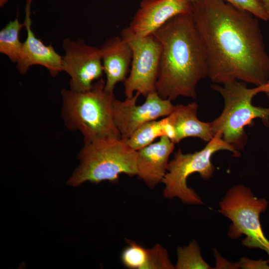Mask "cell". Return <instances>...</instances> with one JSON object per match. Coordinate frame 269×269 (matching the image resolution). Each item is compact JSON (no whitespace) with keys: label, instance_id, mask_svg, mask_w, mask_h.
Masks as SVG:
<instances>
[{"label":"cell","instance_id":"1","mask_svg":"<svg viewBox=\"0 0 269 269\" xmlns=\"http://www.w3.org/2000/svg\"><path fill=\"white\" fill-rule=\"evenodd\" d=\"M206 49L208 77L255 87L269 80V55L259 18L222 0H198L191 12Z\"/></svg>","mask_w":269,"mask_h":269},{"label":"cell","instance_id":"2","mask_svg":"<svg viewBox=\"0 0 269 269\" xmlns=\"http://www.w3.org/2000/svg\"><path fill=\"white\" fill-rule=\"evenodd\" d=\"M152 35L161 46L157 94L171 101L180 96L195 98L197 84L208 76V62L191 13L175 16Z\"/></svg>","mask_w":269,"mask_h":269},{"label":"cell","instance_id":"3","mask_svg":"<svg viewBox=\"0 0 269 269\" xmlns=\"http://www.w3.org/2000/svg\"><path fill=\"white\" fill-rule=\"evenodd\" d=\"M105 81L97 80L88 91L63 89L61 116L67 129L80 132L84 141L121 139L113 119V93L106 91Z\"/></svg>","mask_w":269,"mask_h":269},{"label":"cell","instance_id":"4","mask_svg":"<svg viewBox=\"0 0 269 269\" xmlns=\"http://www.w3.org/2000/svg\"><path fill=\"white\" fill-rule=\"evenodd\" d=\"M78 158L80 164L67 182L74 187L86 181L117 183L121 173L137 175L136 151L121 139L84 141Z\"/></svg>","mask_w":269,"mask_h":269},{"label":"cell","instance_id":"5","mask_svg":"<svg viewBox=\"0 0 269 269\" xmlns=\"http://www.w3.org/2000/svg\"><path fill=\"white\" fill-rule=\"evenodd\" d=\"M247 83L234 80L225 84H214L211 88L219 93L224 101L221 114L210 122L213 131L238 151L244 149L247 142L245 128L251 125L256 119L262 120L269 127V106H255L254 97L260 93L259 87L248 88Z\"/></svg>","mask_w":269,"mask_h":269},{"label":"cell","instance_id":"6","mask_svg":"<svg viewBox=\"0 0 269 269\" xmlns=\"http://www.w3.org/2000/svg\"><path fill=\"white\" fill-rule=\"evenodd\" d=\"M223 150L231 151L236 157L241 154L240 151L225 141L218 133L200 151L183 153L179 149L168 162L167 172L162 180V182L164 184L163 196L170 200L177 197L184 204H203L199 195L187 186V178L191 174L197 172L203 179H210L215 171L211 161L212 156L215 152Z\"/></svg>","mask_w":269,"mask_h":269},{"label":"cell","instance_id":"7","mask_svg":"<svg viewBox=\"0 0 269 269\" xmlns=\"http://www.w3.org/2000/svg\"><path fill=\"white\" fill-rule=\"evenodd\" d=\"M219 205V212L232 222L229 237L238 239L245 235L242 244L265 251L269 261V241L264 234L260 221V214L267 209L268 201L256 197L249 187L240 184L229 189Z\"/></svg>","mask_w":269,"mask_h":269},{"label":"cell","instance_id":"8","mask_svg":"<svg viewBox=\"0 0 269 269\" xmlns=\"http://www.w3.org/2000/svg\"><path fill=\"white\" fill-rule=\"evenodd\" d=\"M121 37L132 51L131 68L124 81L126 97L134 96V92L146 97L156 92L161 54V46L153 35L140 37L134 34L129 26L124 28Z\"/></svg>","mask_w":269,"mask_h":269},{"label":"cell","instance_id":"9","mask_svg":"<svg viewBox=\"0 0 269 269\" xmlns=\"http://www.w3.org/2000/svg\"><path fill=\"white\" fill-rule=\"evenodd\" d=\"M134 95L121 101L114 97L112 104L113 116L121 139L127 141L132 134L143 124L162 117L173 111L175 106L169 99H162L156 92L147 95L142 105H136L140 95Z\"/></svg>","mask_w":269,"mask_h":269},{"label":"cell","instance_id":"10","mask_svg":"<svg viewBox=\"0 0 269 269\" xmlns=\"http://www.w3.org/2000/svg\"><path fill=\"white\" fill-rule=\"evenodd\" d=\"M62 71L70 77V89L90 90L94 81L102 78L104 68L100 48L86 44L81 39L66 38L63 41Z\"/></svg>","mask_w":269,"mask_h":269},{"label":"cell","instance_id":"11","mask_svg":"<svg viewBox=\"0 0 269 269\" xmlns=\"http://www.w3.org/2000/svg\"><path fill=\"white\" fill-rule=\"evenodd\" d=\"M193 3L187 0H141L129 27L136 35H152L172 17L190 13Z\"/></svg>","mask_w":269,"mask_h":269},{"label":"cell","instance_id":"12","mask_svg":"<svg viewBox=\"0 0 269 269\" xmlns=\"http://www.w3.org/2000/svg\"><path fill=\"white\" fill-rule=\"evenodd\" d=\"M33 0H26L25 18L23 21L27 37L22 43L16 63L21 75L27 73L32 65H39L46 68L53 77L62 71V56L57 53L51 45H46L37 38L31 29V6Z\"/></svg>","mask_w":269,"mask_h":269},{"label":"cell","instance_id":"13","mask_svg":"<svg viewBox=\"0 0 269 269\" xmlns=\"http://www.w3.org/2000/svg\"><path fill=\"white\" fill-rule=\"evenodd\" d=\"M174 144L168 137L162 136L158 141L136 151V175L150 189L162 182Z\"/></svg>","mask_w":269,"mask_h":269},{"label":"cell","instance_id":"14","mask_svg":"<svg viewBox=\"0 0 269 269\" xmlns=\"http://www.w3.org/2000/svg\"><path fill=\"white\" fill-rule=\"evenodd\" d=\"M104 73L106 76L105 89L113 93L116 84L127 79L132 60V51L122 37L108 39L100 48Z\"/></svg>","mask_w":269,"mask_h":269},{"label":"cell","instance_id":"15","mask_svg":"<svg viewBox=\"0 0 269 269\" xmlns=\"http://www.w3.org/2000/svg\"><path fill=\"white\" fill-rule=\"evenodd\" d=\"M198 105L192 102L187 105H176L166 117L174 134V143H178L188 137H196L210 141L214 136L210 122L200 121L197 118Z\"/></svg>","mask_w":269,"mask_h":269},{"label":"cell","instance_id":"16","mask_svg":"<svg viewBox=\"0 0 269 269\" xmlns=\"http://www.w3.org/2000/svg\"><path fill=\"white\" fill-rule=\"evenodd\" d=\"M123 251L121 259L123 264L131 269H169L172 264L167 250L156 244L151 249H146L132 240Z\"/></svg>","mask_w":269,"mask_h":269},{"label":"cell","instance_id":"17","mask_svg":"<svg viewBox=\"0 0 269 269\" xmlns=\"http://www.w3.org/2000/svg\"><path fill=\"white\" fill-rule=\"evenodd\" d=\"M23 27L24 24L19 22L17 15L0 31V52L13 63L17 62L20 54L23 43L19 40V32Z\"/></svg>","mask_w":269,"mask_h":269},{"label":"cell","instance_id":"18","mask_svg":"<svg viewBox=\"0 0 269 269\" xmlns=\"http://www.w3.org/2000/svg\"><path fill=\"white\" fill-rule=\"evenodd\" d=\"M164 136L162 119L148 122L138 128L126 141L134 150L137 151L151 143L159 137Z\"/></svg>","mask_w":269,"mask_h":269},{"label":"cell","instance_id":"19","mask_svg":"<svg viewBox=\"0 0 269 269\" xmlns=\"http://www.w3.org/2000/svg\"><path fill=\"white\" fill-rule=\"evenodd\" d=\"M177 255L175 269H211L202 258L200 248L195 240L191 241L187 246L177 248Z\"/></svg>","mask_w":269,"mask_h":269},{"label":"cell","instance_id":"20","mask_svg":"<svg viewBox=\"0 0 269 269\" xmlns=\"http://www.w3.org/2000/svg\"><path fill=\"white\" fill-rule=\"evenodd\" d=\"M229 3L236 8L247 11L259 19L269 20L268 12L263 0H222Z\"/></svg>","mask_w":269,"mask_h":269},{"label":"cell","instance_id":"21","mask_svg":"<svg viewBox=\"0 0 269 269\" xmlns=\"http://www.w3.org/2000/svg\"><path fill=\"white\" fill-rule=\"evenodd\" d=\"M269 261H263L260 260L254 261L247 258H242L239 262L240 268L253 269H269L268 265Z\"/></svg>","mask_w":269,"mask_h":269},{"label":"cell","instance_id":"22","mask_svg":"<svg viewBox=\"0 0 269 269\" xmlns=\"http://www.w3.org/2000/svg\"><path fill=\"white\" fill-rule=\"evenodd\" d=\"M214 255L216 258L215 269H239L240 268L239 263H231L222 258L215 250Z\"/></svg>","mask_w":269,"mask_h":269},{"label":"cell","instance_id":"23","mask_svg":"<svg viewBox=\"0 0 269 269\" xmlns=\"http://www.w3.org/2000/svg\"><path fill=\"white\" fill-rule=\"evenodd\" d=\"M260 93H265L267 96L269 98V80L267 82L261 86H258Z\"/></svg>","mask_w":269,"mask_h":269},{"label":"cell","instance_id":"24","mask_svg":"<svg viewBox=\"0 0 269 269\" xmlns=\"http://www.w3.org/2000/svg\"><path fill=\"white\" fill-rule=\"evenodd\" d=\"M264 3L265 4V7L269 13V0H263Z\"/></svg>","mask_w":269,"mask_h":269},{"label":"cell","instance_id":"25","mask_svg":"<svg viewBox=\"0 0 269 269\" xmlns=\"http://www.w3.org/2000/svg\"><path fill=\"white\" fill-rule=\"evenodd\" d=\"M8 1V0H0V7H3Z\"/></svg>","mask_w":269,"mask_h":269},{"label":"cell","instance_id":"26","mask_svg":"<svg viewBox=\"0 0 269 269\" xmlns=\"http://www.w3.org/2000/svg\"><path fill=\"white\" fill-rule=\"evenodd\" d=\"M187 0L191 2L192 3H194L196 2V1H197L198 0Z\"/></svg>","mask_w":269,"mask_h":269}]
</instances>
